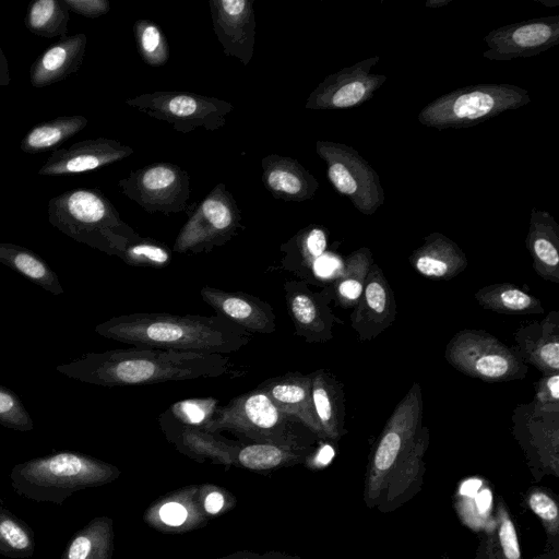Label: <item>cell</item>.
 I'll use <instances>...</instances> for the list:
<instances>
[{"label": "cell", "mask_w": 559, "mask_h": 559, "mask_svg": "<svg viewBox=\"0 0 559 559\" xmlns=\"http://www.w3.org/2000/svg\"><path fill=\"white\" fill-rule=\"evenodd\" d=\"M531 102L527 90L504 83H481L459 87L428 103L418 121L439 131L481 123Z\"/></svg>", "instance_id": "5b68a950"}, {"label": "cell", "mask_w": 559, "mask_h": 559, "mask_svg": "<svg viewBox=\"0 0 559 559\" xmlns=\"http://www.w3.org/2000/svg\"><path fill=\"white\" fill-rule=\"evenodd\" d=\"M452 0H428L425 3L426 8L429 9H440L448 5Z\"/></svg>", "instance_id": "db71d44e"}, {"label": "cell", "mask_w": 559, "mask_h": 559, "mask_svg": "<svg viewBox=\"0 0 559 559\" xmlns=\"http://www.w3.org/2000/svg\"><path fill=\"white\" fill-rule=\"evenodd\" d=\"M120 476L115 465L74 451H61L14 465L13 490L36 502L61 506L74 492L107 485Z\"/></svg>", "instance_id": "3957f363"}, {"label": "cell", "mask_w": 559, "mask_h": 559, "mask_svg": "<svg viewBox=\"0 0 559 559\" xmlns=\"http://www.w3.org/2000/svg\"><path fill=\"white\" fill-rule=\"evenodd\" d=\"M48 221L75 241L118 257L139 237L96 188H76L51 198Z\"/></svg>", "instance_id": "277c9868"}, {"label": "cell", "mask_w": 559, "mask_h": 559, "mask_svg": "<svg viewBox=\"0 0 559 559\" xmlns=\"http://www.w3.org/2000/svg\"><path fill=\"white\" fill-rule=\"evenodd\" d=\"M525 247L536 274L547 282L559 284V224L545 210H531Z\"/></svg>", "instance_id": "484cf974"}, {"label": "cell", "mask_w": 559, "mask_h": 559, "mask_svg": "<svg viewBox=\"0 0 559 559\" xmlns=\"http://www.w3.org/2000/svg\"><path fill=\"white\" fill-rule=\"evenodd\" d=\"M263 390L282 413L296 418L317 437L324 439L312 402L310 374L288 373L274 379Z\"/></svg>", "instance_id": "4316f807"}, {"label": "cell", "mask_w": 559, "mask_h": 559, "mask_svg": "<svg viewBox=\"0 0 559 559\" xmlns=\"http://www.w3.org/2000/svg\"><path fill=\"white\" fill-rule=\"evenodd\" d=\"M483 486V480L480 478H468L465 479L460 487V495L462 498H473Z\"/></svg>", "instance_id": "f907efd6"}, {"label": "cell", "mask_w": 559, "mask_h": 559, "mask_svg": "<svg viewBox=\"0 0 559 559\" xmlns=\"http://www.w3.org/2000/svg\"><path fill=\"white\" fill-rule=\"evenodd\" d=\"M532 402L540 407L559 408V373L543 376L535 383Z\"/></svg>", "instance_id": "7dc6e473"}, {"label": "cell", "mask_w": 559, "mask_h": 559, "mask_svg": "<svg viewBox=\"0 0 559 559\" xmlns=\"http://www.w3.org/2000/svg\"><path fill=\"white\" fill-rule=\"evenodd\" d=\"M423 394L415 381L388 418L370 457L366 500L377 501L391 476L413 450L423 428Z\"/></svg>", "instance_id": "8992f818"}, {"label": "cell", "mask_w": 559, "mask_h": 559, "mask_svg": "<svg viewBox=\"0 0 559 559\" xmlns=\"http://www.w3.org/2000/svg\"><path fill=\"white\" fill-rule=\"evenodd\" d=\"M499 540L506 559H521L516 531L503 507L499 508Z\"/></svg>", "instance_id": "f6af8a7d"}, {"label": "cell", "mask_w": 559, "mask_h": 559, "mask_svg": "<svg viewBox=\"0 0 559 559\" xmlns=\"http://www.w3.org/2000/svg\"><path fill=\"white\" fill-rule=\"evenodd\" d=\"M513 346L521 359L543 376L559 373V311L551 310L542 321L521 325Z\"/></svg>", "instance_id": "44dd1931"}, {"label": "cell", "mask_w": 559, "mask_h": 559, "mask_svg": "<svg viewBox=\"0 0 559 559\" xmlns=\"http://www.w3.org/2000/svg\"><path fill=\"white\" fill-rule=\"evenodd\" d=\"M326 247L328 230L320 225H309L284 243L282 250L288 258L296 259L306 271H310Z\"/></svg>", "instance_id": "74e56055"}, {"label": "cell", "mask_w": 559, "mask_h": 559, "mask_svg": "<svg viewBox=\"0 0 559 559\" xmlns=\"http://www.w3.org/2000/svg\"><path fill=\"white\" fill-rule=\"evenodd\" d=\"M310 376L312 402L324 439L338 440L346 432L343 384L326 370Z\"/></svg>", "instance_id": "83f0119b"}, {"label": "cell", "mask_w": 559, "mask_h": 559, "mask_svg": "<svg viewBox=\"0 0 559 559\" xmlns=\"http://www.w3.org/2000/svg\"><path fill=\"white\" fill-rule=\"evenodd\" d=\"M134 150L114 139L97 138L75 142L53 151L38 170L41 176H68L94 170L129 157Z\"/></svg>", "instance_id": "d6986e66"}, {"label": "cell", "mask_w": 559, "mask_h": 559, "mask_svg": "<svg viewBox=\"0 0 559 559\" xmlns=\"http://www.w3.org/2000/svg\"><path fill=\"white\" fill-rule=\"evenodd\" d=\"M286 300L296 333L308 343H323L333 337L335 324L343 323L332 311L330 288L317 293L304 282L285 285Z\"/></svg>", "instance_id": "e0dca14e"}, {"label": "cell", "mask_w": 559, "mask_h": 559, "mask_svg": "<svg viewBox=\"0 0 559 559\" xmlns=\"http://www.w3.org/2000/svg\"><path fill=\"white\" fill-rule=\"evenodd\" d=\"M0 425L26 432L34 429V421L20 397L0 384Z\"/></svg>", "instance_id": "60d3db41"}, {"label": "cell", "mask_w": 559, "mask_h": 559, "mask_svg": "<svg viewBox=\"0 0 559 559\" xmlns=\"http://www.w3.org/2000/svg\"><path fill=\"white\" fill-rule=\"evenodd\" d=\"M216 559H302L297 556H292L286 552L271 550L264 554H257L249 550L236 551L229 556Z\"/></svg>", "instance_id": "681fc988"}, {"label": "cell", "mask_w": 559, "mask_h": 559, "mask_svg": "<svg viewBox=\"0 0 559 559\" xmlns=\"http://www.w3.org/2000/svg\"><path fill=\"white\" fill-rule=\"evenodd\" d=\"M203 300L221 314L249 333H272L276 329L275 313L271 306L243 293L224 292L205 286Z\"/></svg>", "instance_id": "7402d4cb"}, {"label": "cell", "mask_w": 559, "mask_h": 559, "mask_svg": "<svg viewBox=\"0 0 559 559\" xmlns=\"http://www.w3.org/2000/svg\"><path fill=\"white\" fill-rule=\"evenodd\" d=\"M252 0H210L213 31L227 57L247 66L255 44V15Z\"/></svg>", "instance_id": "2e32d148"}, {"label": "cell", "mask_w": 559, "mask_h": 559, "mask_svg": "<svg viewBox=\"0 0 559 559\" xmlns=\"http://www.w3.org/2000/svg\"><path fill=\"white\" fill-rule=\"evenodd\" d=\"M513 435L526 456L542 468L557 473L559 460V408L533 402L518 405L511 416Z\"/></svg>", "instance_id": "9a60e30c"}, {"label": "cell", "mask_w": 559, "mask_h": 559, "mask_svg": "<svg viewBox=\"0 0 559 559\" xmlns=\"http://www.w3.org/2000/svg\"><path fill=\"white\" fill-rule=\"evenodd\" d=\"M379 57H370L328 75L308 96L305 107L310 110L346 109L371 99L386 76L371 73Z\"/></svg>", "instance_id": "4fadbf2b"}, {"label": "cell", "mask_w": 559, "mask_h": 559, "mask_svg": "<svg viewBox=\"0 0 559 559\" xmlns=\"http://www.w3.org/2000/svg\"><path fill=\"white\" fill-rule=\"evenodd\" d=\"M0 262L52 295L63 293L57 274L43 258L27 248L0 241Z\"/></svg>", "instance_id": "1f68e13d"}, {"label": "cell", "mask_w": 559, "mask_h": 559, "mask_svg": "<svg viewBox=\"0 0 559 559\" xmlns=\"http://www.w3.org/2000/svg\"><path fill=\"white\" fill-rule=\"evenodd\" d=\"M133 32L139 53L145 63L162 67L168 61V41L156 23L144 19L138 20L133 25Z\"/></svg>", "instance_id": "f35d334b"}, {"label": "cell", "mask_w": 559, "mask_h": 559, "mask_svg": "<svg viewBox=\"0 0 559 559\" xmlns=\"http://www.w3.org/2000/svg\"><path fill=\"white\" fill-rule=\"evenodd\" d=\"M35 552V534L17 515L0 506V555L26 559Z\"/></svg>", "instance_id": "8d00e7d4"}, {"label": "cell", "mask_w": 559, "mask_h": 559, "mask_svg": "<svg viewBox=\"0 0 559 559\" xmlns=\"http://www.w3.org/2000/svg\"><path fill=\"white\" fill-rule=\"evenodd\" d=\"M408 261L418 274L432 281L452 280L468 263L459 245L439 231L425 236L424 243L411 253Z\"/></svg>", "instance_id": "cb8c5ba5"}, {"label": "cell", "mask_w": 559, "mask_h": 559, "mask_svg": "<svg viewBox=\"0 0 559 559\" xmlns=\"http://www.w3.org/2000/svg\"><path fill=\"white\" fill-rule=\"evenodd\" d=\"M444 358L461 373L484 382L522 380L528 371L513 346L476 329L455 333L445 345Z\"/></svg>", "instance_id": "52a82bcc"}, {"label": "cell", "mask_w": 559, "mask_h": 559, "mask_svg": "<svg viewBox=\"0 0 559 559\" xmlns=\"http://www.w3.org/2000/svg\"><path fill=\"white\" fill-rule=\"evenodd\" d=\"M114 538L112 519L96 516L72 535L60 559H111Z\"/></svg>", "instance_id": "f1b7e54d"}, {"label": "cell", "mask_w": 559, "mask_h": 559, "mask_svg": "<svg viewBox=\"0 0 559 559\" xmlns=\"http://www.w3.org/2000/svg\"><path fill=\"white\" fill-rule=\"evenodd\" d=\"M87 124L81 115L61 116L33 127L21 140L24 153L37 154L56 151L67 140L79 133Z\"/></svg>", "instance_id": "d6a6232c"}, {"label": "cell", "mask_w": 559, "mask_h": 559, "mask_svg": "<svg viewBox=\"0 0 559 559\" xmlns=\"http://www.w3.org/2000/svg\"><path fill=\"white\" fill-rule=\"evenodd\" d=\"M309 453L310 447L250 443L238 448L235 466L254 472H270L301 463Z\"/></svg>", "instance_id": "f546056e"}, {"label": "cell", "mask_w": 559, "mask_h": 559, "mask_svg": "<svg viewBox=\"0 0 559 559\" xmlns=\"http://www.w3.org/2000/svg\"><path fill=\"white\" fill-rule=\"evenodd\" d=\"M333 456H334L333 448L329 444H325L324 447H322L319 450V452L316 456V464L320 465V466L326 465L330 463V461L332 460Z\"/></svg>", "instance_id": "f5cc1de1"}, {"label": "cell", "mask_w": 559, "mask_h": 559, "mask_svg": "<svg viewBox=\"0 0 559 559\" xmlns=\"http://www.w3.org/2000/svg\"><path fill=\"white\" fill-rule=\"evenodd\" d=\"M144 522L167 534H182L205 526L209 516L202 508L201 485H190L170 491L143 513Z\"/></svg>", "instance_id": "ffe728a7"}, {"label": "cell", "mask_w": 559, "mask_h": 559, "mask_svg": "<svg viewBox=\"0 0 559 559\" xmlns=\"http://www.w3.org/2000/svg\"><path fill=\"white\" fill-rule=\"evenodd\" d=\"M118 186L127 198L150 214L170 215L190 209V176L173 163H153L132 170Z\"/></svg>", "instance_id": "7c38bea8"}, {"label": "cell", "mask_w": 559, "mask_h": 559, "mask_svg": "<svg viewBox=\"0 0 559 559\" xmlns=\"http://www.w3.org/2000/svg\"><path fill=\"white\" fill-rule=\"evenodd\" d=\"M69 12L62 0H35L27 7L24 23L34 35L63 38L68 32Z\"/></svg>", "instance_id": "d590c367"}, {"label": "cell", "mask_w": 559, "mask_h": 559, "mask_svg": "<svg viewBox=\"0 0 559 559\" xmlns=\"http://www.w3.org/2000/svg\"><path fill=\"white\" fill-rule=\"evenodd\" d=\"M262 182L273 198L302 202L316 194L319 182L297 159L269 154L261 160Z\"/></svg>", "instance_id": "603a6c76"}, {"label": "cell", "mask_w": 559, "mask_h": 559, "mask_svg": "<svg viewBox=\"0 0 559 559\" xmlns=\"http://www.w3.org/2000/svg\"><path fill=\"white\" fill-rule=\"evenodd\" d=\"M474 298L485 310L503 314H539L542 301L512 283L489 284L479 288Z\"/></svg>", "instance_id": "4dcf8cb0"}, {"label": "cell", "mask_w": 559, "mask_h": 559, "mask_svg": "<svg viewBox=\"0 0 559 559\" xmlns=\"http://www.w3.org/2000/svg\"><path fill=\"white\" fill-rule=\"evenodd\" d=\"M215 404L214 400L185 401L176 404L171 409L181 414L179 418L186 426L203 428L212 418L211 414H214Z\"/></svg>", "instance_id": "7bdbcfd3"}, {"label": "cell", "mask_w": 559, "mask_h": 559, "mask_svg": "<svg viewBox=\"0 0 559 559\" xmlns=\"http://www.w3.org/2000/svg\"><path fill=\"white\" fill-rule=\"evenodd\" d=\"M95 332L134 347L219 355L236 353L251 341V333L221 314L139 312L110 318Z\"/></svg>", "instance_id": "7a4b0ae2"}, {"label": "cell", "mask_w": 559, "mask_h": 559, "mask_svg": "<svg viewBox=\"0 0 559 559\" xmlns=\"http://www.w3.org/2000/svg\"><path fill=\"white\" fill-rule=\"evenodd\" d=\"M179 440L178 448L195 460H211L213 463L226 466L235 465V455L239 447L214 438L212 432L185 425Z\"/></svg>", "instance_id": "e575fe53"}, {"label": "cell", "mask_w": 559, "mask_h": 559, "mask_svg": "<svg viewBox=\"0 0 559 559\" xmlns=\"http://www.w3.org/2000/svg\"><path fill=\"white\" fill-rule=\"evenodd\" d=\"M10 81L11 78L9 73V61L3 50L0 48V85L7 86L9 85Z\"/></svg>", "instance_id": "816d5d0a"}, {"label": "cell", "mask_w": 559, "mask_h": 559, "mask_svg": "<svg viewBox=\"0 0 559 559\" xmlns=\"http://www.w3.org/2000/svg\"><path fill=\"white\" fill-rule=\"evenodd\" d=\"M229 366L226 355L133 347L88 353L56 369L82 382L119 386L217 378Z\"/></svg>", "instance_id": "6da1fadb"}, {"label": "cell", "mask_w": 559, "mask_h": 559, "mask_svg": "<svg viewBox=\"0 0 559 559\" xmlns=\"http://www.w3.org/2000/svg\"><path fill=\"white\" fill-rule=\"evenodd\" d=\"M120 258L129 264L164 266L171 255L162 243L139 236L126 248Z\"/></svg>", "instance_id": "ab89813d"}, {"label": "cell", "mask_w": 559, "mask_h": 559, "mask_svg": "<svg viewBox=\"0 0 559 559\" xmlns=\"http://www.w3.org/2000/svg\"><path fill=\"white\" fill-rule=\"evenodd\" d=\"M372 263V253L367 247H361L345 258L332 285V296L338 306L344 309L356 306Z\"/></svg>", "instance_id": "836d02e7"}, {"label": "cell", "mask_w": 559, "mask_h": 559, "mask_svg": "<svg viewBox=\"0 0 559 559\" xmlns=\"http://www.w3.org/2000/svg\"><path fill=\"white\" fill-rule=\"evenodd\" d=\"M316 152L326 164V176L332 186L357 211L371 215L384 203V190L378 173L354 147L318 140Z\"/></svg>", "instance_id": "30bf717a"}, {"label": "cell", "mask_w": 559, "mask_h": 559, "mask_svg": "<svg viewBox=\"0 0 559 559\" xmlns=\"http://www.w3.org/2000/svg\"><path fill=\"white\" fill-rule=\"evenodd\" d=\"M214 415L202 429L228 430L254 443L309 447L299 441L290 429L289 416L275 406L263 389L234 399Z\"/></svg>", "instance_id": "ba28073f"}, {"label": "cell", "mask_w": 559, "mask_h": 559, "mask_svg": "<svg viewBox=\"0 0 559 559\" xmlns=\"http://www.w3.org/2000/svg\"><path fill=\"white\" fill-rule=\"evenodd\" d=\"M492 504V493L488 488L480 489L473 498H463L462 514L468 522L474 516L471 525H479L486 519Z\"/></svg>", "instance_id": "bcb514c9"}, {"label": "cell", "mask_w": 559, "mask_h": 559, "mask_svg": "<svg viewBox=\"0 0 559 559\" xmlns=\"http://www.w3.org/2000/svg\"><path fill=\"white\" fill-rule=\"evenodd\" d=\"M140 112L164 121L180 133L198 128L215 131L226 123L234 105L214 96L181 91H157L126 100Z\"/></svg>", "instance_id": "9c48e42d"}, {"label": "cell", "mask_w": 559, "mask_h": 559, "mask_svg": "<svg viewBox=\"0 0 559 559\" xmlns=\"http://www.w3.org/2000/svg\"><path fill=\"white\" fill-rule=\"evenodd\" d=\"M67 9L84 17L96 19L110 10L107 0H62Z\"/></svg>", "instance_id": "c3c4849f"}, {"label": "cell", "mask_w": 559, "mask_h": 559, "mask_svg": "<svg viewBox=\"0 0 559 559\" xmlns=\"http://www.w3.org/2000/svg\"><path fill=\"white\" fill-rule=\"evenodd\" d=\"M535 1H536V2H540V3H544V4H546V5H554V7H556V5H558V4H559V1H558V0H554L552 2H551V1H550V2H545V0H535Z\"/></svg>", "instance_id": "11a10c76"}, {"label": "cell", "mask_w": 559, "mask_h": 559, "mask_svg": "<svg viewBox=\"0 0 559 559\" xmlns=\"http://www.w3.org/2000/svg\"><path fill=\"white\" fill-rule=\"evenodd\" d=\"M202 508L205 514L217 516L231 510L236 504V498L225 488L213 485H201Z\"/></svg>", "instance_id": "b9f144b4"}, {"label": "cell", "mask_w": 559, "mask_h": 559, "mask_svg": "<svg viewBox=\"0 0 559 559\" xmlns=\"http://www.w3.org/2000/svg\"><path fill=\"white\" fill-rule=\"evenodd\" d=\"M180 229L173 250L179 253L209 251L231 239L241 227L240 210L224 182L217 183L193 209Z\"/></svg>", "instance_id": "8fae6325"}, {"label": "cell", "mask_w": 559, "mask_h": 559, "mask_svg": "<svg viewBox=\"0 0 559 559\" xmlns=\"http://www.w3.org/2000/svg\"><path fill=\"white\" fill-rule=\"evenodd\" d=\"M87 36L84 33L66 36L41 52L29 69L33 87H46L66 80L82 66Z\"/></svg>", "instance_id": "d4e9b609"}, {"label": "cell", "mask_w": 559, "mask_h": 559, "mask_svg": "<svg viewBox=\"0 0 559 559\" xmlns=\"http://www.w3.org/2000/svg\"><path fill=\"white\" fill-rule=\"evenodd\" d=\"M531 510L543 520L548 530L556 533L558 530V507L555 500L547 493L535 490L528 498Z\"/></svg>", "instance_id": "ee69618b"}, {"label": "cell", "mask_w": 559, "mask_h": 559, "mask_svg": "<svg viewBox=\"0 0 559 559\" xmlns=\"http://www.w3.org/2000/svg\"><path fill=\"white\" fill-rule=\"evenodd\" d=\"M353 309L350 325L360 342L376 338L394 322V292L377 263L371 264L364 290Z\"/></svg>", "instance_id": "ac0fdd59"}, {"label": "cell", "mask_w": 559, "mask_h": 559, "mask_svg": "<svg viewBox=\"0 0 559 559\" xmlns=\"http://www.w3.org/2000/svg\"><path fill=\"white\" fill-rule=\"evenodd\" d=\"M483 57L491 61H510L545 52L559 43V15L528 19L489 32Z\"/></svg>", "instance_id": "5bb4252c"}]
</instances>
